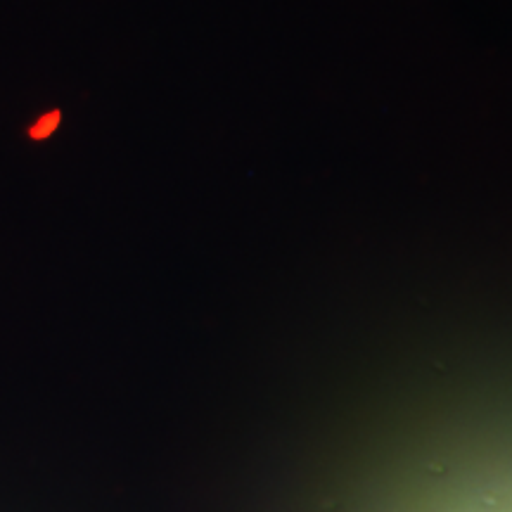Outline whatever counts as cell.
I'll list each match as a JSON object with an SVG mask.
<instances>
[{
	"instance_id": "cell-1",
	"label": "cell",
	"mask_w": 512,
	"mask_h": 512,
	"mask_svg": "<svg viewBox=\"0 0 512 512\" xmlns=\"http://www.w3.org/2000/svg\"><path fill=\"white\" fill-rule=\"evenodd\" d=\"M57 124H60V112H50V114H46V117L43 119H38L34 126H31V138H36V140H43V138H48L50 133L55 131L57 128Z\"/></svg>"
}]
</instances>
